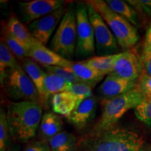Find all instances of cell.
<instances>
[{
    "label": "cell",
    "mask_w": 151,
    "mask_h": 151,
    "mask_svg": "<svg viewBox=\"0 0 151 151\" xmlns=\"http://www.w3.org/2000/svg\"><path fill=\"white\" fill-rule=\"evenodd\" d=\"M1 85L9 97L14 101H29L41 105L37 87L21 66L7 71Z\"/></svg>",
    "instance_id": "8992f818"
},
{
    "label": "cell",
    "mask_w": 151,
    "mask_h": 151,
    "mask_svg": "<svg viewBox=\"0 0 151 151\" xmlns=\"http://www.w3.org/2000/svg\"><path fill=\"white\" fill-rule=\"evenodd\" d=\"M67 10L68 7L63 6L58 10L30 23L27 25L28 29L35 39L46 46Z\"/></svg>",
    "instance_id": "30bf717a"
},
{
    "label": "cell",
    "mask_w": 151,
    "mask_h": 151,
    "mask_svg": "<svg viewBox=\"0 0 151 151\" xmlns=\"http://www.w3.org/2000/svg\"><path fill=\"white\" fill-rule=\"evenodd\" d=\"M43 107L29 101H12L7 106V119L14 141L27 143L35 137L42 119Z\"/></svg>",
    "instance_id": "7a4b0ae2"
},
{
    "label": "cell",
    "mask_w": 151,
    "mask_h": 151,
    "mask_svg": "<svg viewBox=\"0 0 151 151\" xmlns=\"http://www.w3.org/2000/svg\"><path fill=\"white\" fill-rule=\"evenodd\" d=\"M113 11L118 14L131 22L135 27L140 26V20L138 12L127 1L120 0H106L105 1Z\"/></svg>",
    "instance_id": "7402d4cb"
},
{
    "label": "cell",
    "mask_w": 151,
    "mask_h": 151,
    "mask_svg": "<svg viewBox=\"0 0 151 151\" xmlns=\"http://www.w3.org/2000/svg\"><path fill=\"white\" fill-rule=\"evenodd\" d=\"M71 83L59 76L46 72L44 81L43 94L41 97L42 107H46L48 101L51 99L55 94L67 91Z\"/></svg>",
    "instance_id": "e0dca14e"
},
{
    "label": "cell",
    "mask_w": 151,
    "mask_h": 151,
    "mask_svg": "<svg viewBox=\"0 0 151 151\" xmlns=\"http://www.w3.org/2000/svg\"><path fill=\"white\" fill-rule=\"evenodd\" d=\"M88 10L90 22L93 28L97 56L118 54L117 52L119 46L118 41L102 17L89 4H88Z\"/></svg>",
    "instance_id": "ba28073f"
},
{
    "label": "cell",
    "mask_w": 151,
    "mask_h": 151,
    "mask_svg": "<svg viewBox=\"0 0 151 151\" xmlns=\"http://www.w3.org/2000/svg\"><path fill=\"white\" fill-rule=\"evenodd\" d=\"M146 151H151V147H150V148H149V149H148V150H146Z\"/></svg>",
    "instance_id": "d590c367"
},
{
    "label": "cell",
    "mask_w": 151,
    "mask_h": 151,
    "mask_svg": "<svg viewBox=\"0 0 151 151\" xmlns=\"http://www.w3.org/2000/svg\"><path fill=\"white\" fill-rule=\"evenodd\" d=\"M20 147L18 146V145L15 144V145H12L11 147L7 149L6 151H20Z\"/></svg>",
    "instance_id": "e575fe53"
},
{
    "label": "cell",
    "mask_w": 151,
    "mask_h": 151,
    "mask_svg": "<svg viewBox=\"0 0 151 151\" xmlns=\"http://www.w3.org/2000/svg\"><path fill=\"white\" fill-rule=\"evenodd\" d=\"M29 58L42 66H52L71 69L74 63L71 60L65 59L42 44L37 45L29 48Z\"/></svg>",
    "instance_id": "5bb4252c"
},
{
    "label": "cell",
    "mask_w": 151,
    "mask_h": 151,
    "mask_svg": "<svg viewBox=\"0 0 151 151\" xmlns=\"http://www.w3.org/2000/svg\"><path fill=\"white\" fill-rule=\"evenodd\" d=\"M67 92H71L78 99V106L87 98L93 95L92 87L85 83H76L71 84L68 88Z\"/></svg>",
    "instance_id": "83f0119b"
},
{
    "label": "cell",
    "mask_w": 151,
    "mask_h": 151,
    "mask_svg": "<svg viewBox=\"0 0 151 151\" xmlns=\"http://www.w3.org/2000/svg\"><path fill=\"white\" fill-rule=\"evenodd\" d=\"M51 151H79L78 139L72 133L62 131L48 142Z\"/></svg>",
    "instance_id": "ffe728a7"
},
{
    "label": "cell",
    "mask_w": 151,
    "mask_h": 151,
    "mask_svg": "<svg viewBox=\"0 0 151 151\" xmlns=\"http://www.w3.org/2000/svg\"><path fill=\"white\" fill-rule=\"evenodd\" d=\"M137 83V81L126 80L110 73L97 88L98 97L103 100L117 97L136 88Z\"/></svg>",
    "instance_id": "7c38bea8"
},
{
    "label": "cell",
    "mask_w": 151,
    "mask_h": 151,
    "mask_svg": "<svg viewBox=\"0 0 151 151\" xmlns=\"http://www.w3.org/2000/svg\"><path fill=\"white\" fill-rule=\"evenodd\" d=\"M127 1L137 12L151 17V0H130Z\"/></svg>",
    "instance_id": "f546056e"
},
{
    "label": "cell",
    "mask_w": 151,
    "mask_h": 151,
    "mask_svg": "<svg viewBox=\"0 0 151 151\" xmlns=\"http://www.w3.org/2000/svg\"><path fill=\"white\" fill-rule=\"evenodd\" d=\"M137 88L142 92L144 97H151V76L143 73L139 81L137 83Z\"/></svg>",
    "instance_id": "4dcf8cb0"
},
{
    "label": "cell",
    "mask_w": 151,
    "mask_h": 151,
    "mask_svg": "<svg viewBox=\"0 0 151 151\" xmlns=\"http://www.w3.org/2000/svg\"><path fill=\"white\" fill-rule=\"evenodd\" d=\"M143 69L145 73L151 76V51H143L141 57Z\"/></svg>",
    "instance_id": "d6a6232c"
},
{
    "label": "cell",
    "mask_w": 151,
    "mask_h": 151,
    "mask_svg": "<svg viewBox=\"0 0 151 151\" xmlns=\"http://www.w3.org/2000/svg\"><path fill=\"white\" fill-rule=\"evenodd\" d=\"M6 27L13 37L27 48L29 49L32 47L41 44L34 38L28 28L25 27L23 22L19 20L16 15H11Z\"/></svg>",
    "instance_id": "2e32d148"
},
{
    "label": "cell",
    "mask_w": 151,
    "mask_h": 151,
    "mask_svg": "<svg viewBox=\"0 0 151 151\" xmlns=\"http://www.w3.org/2000/svg\"><path fill=\"white\" fill-rule=\"evenodd\" d=\"M22 151H51V150L48 143L39 140L27 143Z\"/></svg>",
    "instance_id": "1f68e13d"
},
{
    "label": "cell",
    "mask_w": 151,
    "mask_h": 151,
    "mask_svg": "<svg viewBox=\"0 0 151 151\" xmlns=\"http://www.w3.org/2000/svg\"><path fill=\"white\" fill-rule=\"evenodd\" d=\"M134 112L140 121L148 127H151V97H145L134 109Z\"/></svg>",
    "instance_id": "4316f807"
},
{
    "label": "cell",
    "mask_w": 151,
    "mask_h": 151,
    "mask_svg": "<svg viewBox=\"0 0 151 151\" xmlns=\"http://www.w3.org/2000/svg\"><path fill=\"white\" fill-rule=\"evenodd\" d=\"M54 113L67 118L78 107V99L69 92H63L55 94L50 99Z\"/></svg>",
    "instance_id": "ac0fdd59"
},
{
    "label": "cell",
    "mask_w": 151,
    "mask_h": 151,
    "mask_svg": "<svg viewBox=\"0 0 151 151\" xmlns=\"http://www.w3.org/2000/svg\"><path fill=\"white\" fill-rule=\"evenodd\" d=\"M67 2L64 0H35L18 3L21 21L29 25L38 19L61 8Z\"/></svg>",
    "instance_id": "9c48e42d"
},
{
    "label": "cell",
    "mask_w": 151,
    "mask_h": 151,
    "mask_svg": "<svg viewBox=\"0 0 151 151\" xmlns=\"http://www.w3.org/2000/svg\"><path fill=\"white\" fill-rule=\"evenodd\" d=\"M71 69L81 82L90 85L92 88L97 86L106 76L87 65L82 60L74 62Z\"/></svg>",
    "instance_id": "d6986e66"
},
{
    "label": "cell",
    "mask_w": 151,
    "mask_h": 151,
    "mask_svg": "<svg viewBox=\"0 0 151 151\" xmlns=\"http://www.w3.org/2000/svg\"><path fill=\"white\" fill-rule=\"evenodd\" d=\"M143 50V51H151V24L147 29Z\"/></svg>",
    "instance_id": "836d02e7"
},
{
    "label": "cell",
    "mask_w": 151,
    "mask_h": 151,
    "mask_svg": "<svg viewBox=\"0 0 151 151\" xmlns=\"http://www.w3.org/2000/svg\"><path fill=\"white\" fill-rule=\"evenodd\" d=\"M118 54L104 56H93L87 60H82L87 65L93 68L106 76L112 72L118 58Z\"/></svg>",
    "instance_id": "603a6c76"
},
{
    "label": "cell",
    "mask_w": 151,
    "mask_h": 151,
    "mask_svg": "<svg viewBox=\"0 0 151 151\" xmlns=\"http://www.w3.org/2000/svg\"><path fill=\"white\" fill-rule=\"evenodd\" d=\"M19 63L17 61L16 57L9 50L2 39L0 43V78L2 83L6 76V71L13 68L18 67Z\"/></svg>",
    "instance_id": "cb8c5ba5"
},
{
    "label": "cell",
    "mask_w": 151,
    "mask_h": 151,
    "mask_svg": "<svg viewBox=\"0 0 151 151\" xmlns=\"http://www.w3.org/2000/svg\"><path fill=\"white\" fill-rule=\"evenodd\" d=\"M63 131V121L57 113L47 111L43 114L38 130L39 140L48 143L55 136Z\"/></svg>",
    "instance_id": "9a60e30c"
},
{
    "label": "cell",
    "mask_w": 151,
    "mask_h": 151,
    "mask_svg": "<svg viewBox=\"0 0 151 151\" xmlns=\"http://www.w3.org/2000/svg\"><path fill=\"white\" fill-rule=\"evenodd\" d=\"M46 70V72L51 73L57 76H59L61 78H64L69 83H76L81 81L79 80L78 77L76 76L71 69L65 68L61 67H52V66H43Z\"/></svg>",
    "instance_id": "f1b7e54d"
},
{
    "label": "cell",
    "mask_w": 151,
    "mask_h": 151,
    "mask_svg": "<svg viewBox=\"0 0 151 151\" xmlns=\"http://www.w3.org/2000/svg\"><path fill=\"white\" fill-rule=\"evenodd\" d=\"M77 21V45L75 57L87 60L95 54V41L93 28L88 16V4L80 2L76 6Z\"/></svg>",
    "instance_id": "52a82bcc"
},
{
    "label": "cell",
    "mask_w": 151,
    "mask_h": 151,
    "mask_svg": "<svg viewBox=\"0 0 151 151\" xmlns=\"http://www.w3.org/2000/svg\"><path fill=\"white\" fill-rule=\"evenodd\" d=\"M12 136L4 109L0 111V151H6L12 146Z\"/></svg>",
    "instance_id": "484cf974"
},
{
    "label": "cell",
    "mask_w": 151,
    "mask_h": 151,
    "mask_svg": "<svg viewBox=\"0 0 151 151\" xmlns=\"http://www.w3.org/2000/svg\"><path fill=\"white\" fill-rule=\"evenodd\" d=\"M4 41L6 46L12 53L21 61L24 58H29V48L24 46L16 38H14L9 33L6 27H4L3 30V37L1 38Z\"/></svg>",
    "instance_id": "d4e9b609"
},
{
    "label": "cell",
    "mask_w": 151,
    "mask_h": 151,
    "mask_svg": "<svg viewBox=\"0 0 151 151\" xmlns=\"http://www.w3.org/2000/svg\"><path fill=\"white\" fill-rule=\"evenodd\" d=\"M97 107V97L93 94L81 103L80 105L66 118L68 122L76 129H83L94 118Z\"/></svg>",
    "instance_id": "4fadbf2b"
},
{
    "label": "cell",
    "mask_w": 151,
    "mask_h": 151,
    "mask_svg": "<svg viewBox=\"0 0 151 151\" xmlns=\"http://www.w3.org/2000/svg\"><path fill=\"white\" fill-rule=\"evenodd\" d=\"M21 67L37 87L41 97L46 72L43 71L37 62L30 58H26L21 60Z\"/></svg>",
    "instance_id": "44dd1931"
},
{
    "label": "cell",
    "mask_w": 151,
    "mask_h": 151,
    "mask_svg": "<svg viewBox=\"0 0 151 151\" xmlns=\"http://www.w3.org/2000/svg\"><path fill=\"white\" fill-rule=\"evenodd\" d=\"M140 133L116 124L99 132H90L78 139L79 151H146Z\"/></svg>",
    "instance_id": "6da1fadb"
},
{
    "label": "cell",
    "mask_w": 151,
    "mask_h": 151,
    "mask_svg": "<svg viewBox=\"0 0 151 151\" xmlns=\"http://www.w3.org/2000/svg\"><path fill=\"white\" fill-rule=\"evenodd\" d=\"M111 73L126 80L137 81L143 73L141 58L130 50L119 52Z\"/></svg>",
    "instance_id": "8fae6325"
},
{
    "label": "cell",
    "mask_w": 151,
    "mask_h": 151,
    "mask_svg": "<svg viewBox=\"0 0 151 151\" xmlns=\"http://www.w3.org/2000/svg\"><path fill=\"white\" fill-rule=\"evenodd\" d=\"M144 97L137 86L117 97L101 100V116L90 132L101 131L118 124V120L128 111L134 109Z\"/></svg>",
    "instance_id": "3957f363"
},
{
    "label": "cell",
    "mask_w": 151,
    "mask_h": 151,
    "mask_svg": "<svg viewBox=\"0 0 151 151\" xmlns=\"http://www.w3.org/2000/svg\"><path fill=\"white\" fill-rule=\"evenodd\" d=\"M76 45L77 21L76 7L73 4H71L50 41L49 48L65 59L71 60L75 56Z\"/></svg>",
    "instance_id": "5b68a950"
},
{
    "label": "cell",
    "mask_w": 151,
    "mask_h": 151,
    "mask_svg": "<svg viewBox=\"0 0 151 151\" xmlns=\"http://www.w3.org/2000/svg\"><path fill=\"white\" fill-rule=\"evenodd\" d=\"M86 3L95 9L102 17L116 37L119 46L129 49L136 46L139 36L135 26L120 15L115 13L103 0H90Z\"/></svg>",
    "instance_id": "277c9868"
}]
</instances>
